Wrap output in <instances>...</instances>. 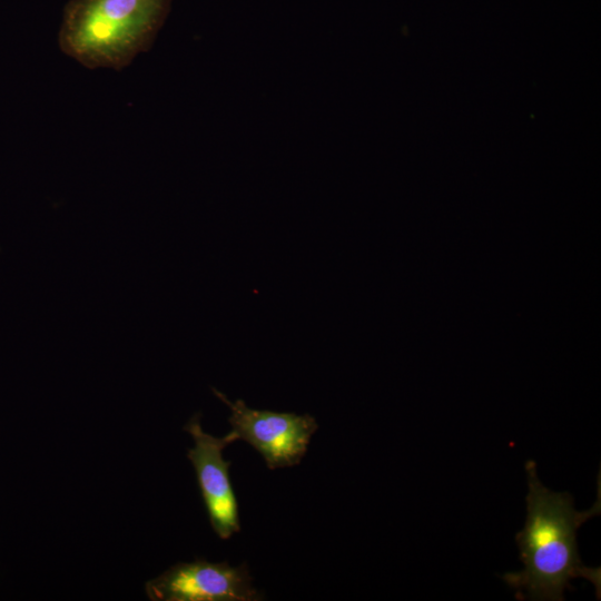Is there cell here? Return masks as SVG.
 I'll use <instances>...</instances> for the list:
<instances>
[{"mask_svg":"<svg viewBox=\"0 0 601 601\" xmlns=\"http://www.w3.org/2000/svg\"><path fill=\"white\" fill-rule=\"evenodd\" d=\"M525 470L529 485L526 520L515 535L524 568L505 573L503 580L516 590L519 600L561 601L564 590L572 588L570 581L583 578L595 587L600 599V568L582 563L577 542L579 528L601 512L600 474L598 500L589 510L577 511L570 493L553 492L540 482L534 461H528Z\"/></svg>","mask_w":601,"mask_h":601,"instance_id":"1","label":"cell"},{"mask_svg":"<svg viewBox=\"0 0 601 601\" xmlns=\"http://www.w3.org/2000/svg\"><path fill=\"white\" fill-rule=\"evenodd\" d=\"M173 0H70L58 32L60 50L88 69L120 71L148 51Z\"/></svg>","mask_w":601,"mask_h":601,"instance_id":"2","label":"cell"},{"mask_svg":"<svg viewBox=\"0 0 601 601\" xmlns=\"http://www.w3.org/2000/svg\"><path fill=\"white\" fill-rule=\"evenodd\" d=\"M213 391L230 408L228 421L237 440L252 445L268 469L288 467L300 462L318 428L312 415L254 410L243 400L231 402L221 392Z\"/></svg>","mask_w":601,"mask_h":601,"instance_id":"3","label":"cell"},{"mask_svg":"<svg viewBox=\"0 0 601 601\" xmlns=\"http://www.w3.org/2000/svg\"><path fill=\"white\" fill-rule=\"evenodd\" d=\"M146 592L156 601H256L260 593L253 588L245 564L196 560L177 563L147 582Z\"/></svg>","mask_w":601,"mask_h":601,"instance_id":"4","label":"cell"},{"mask_svg":"<svg viewBox=\"0 0 601 601\" xmlns=\"http://www.w3.org/2000/svg\"><path fill=\"white\" fill-rule=\"evenodd\" d=\"M193 440L194 447L187 456L191 462L200 493L215 533L223 540L240 531L238 504L229 477L230 461L223 459V450L237 441L233 431L215 437L201 428L200 415H194L184 427Z\"/></svg>","mask_w":601,"mask_h":601,"instance_id":"5","label":"cell"}]
</instances>
